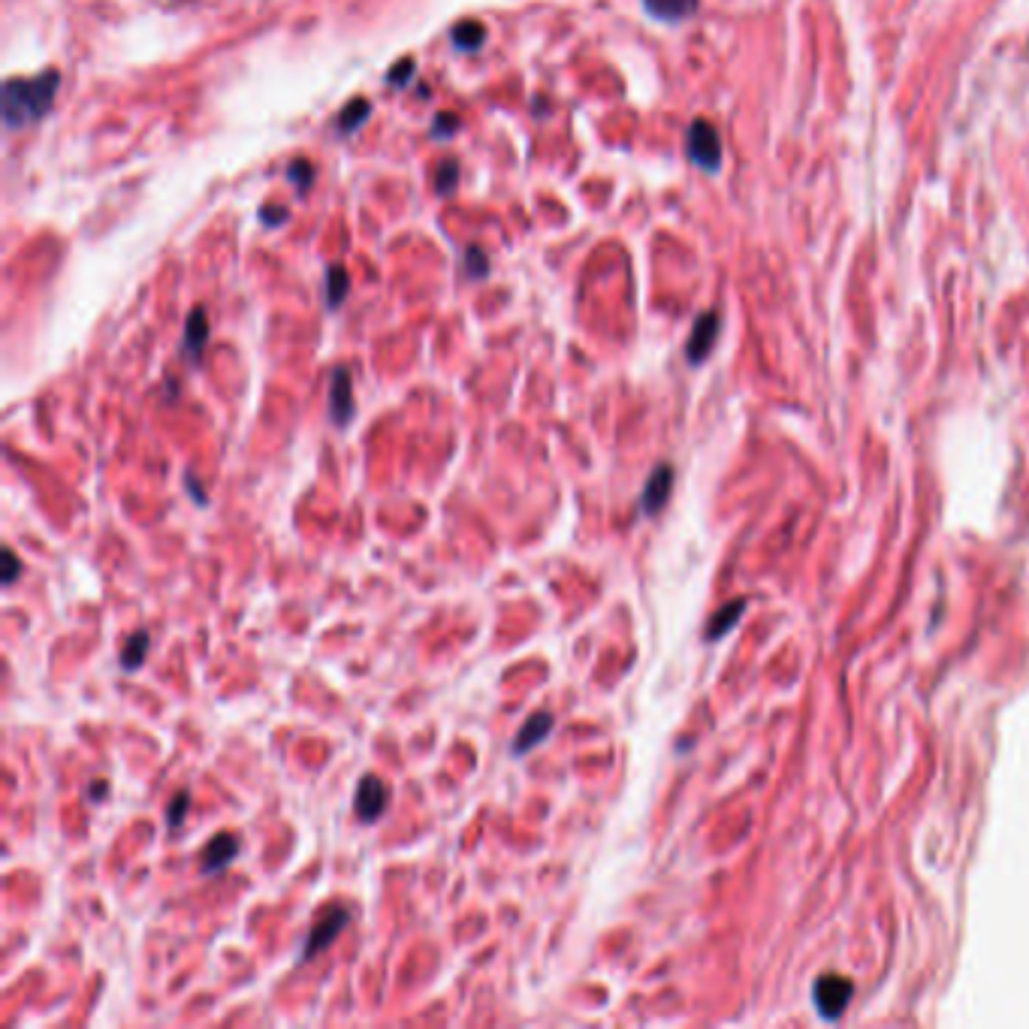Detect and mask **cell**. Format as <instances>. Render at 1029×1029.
I'll use <instances>...</instances> for the list:
<instances>
[{"instance_id": "2e32d148", "label": "cell", "mask_w": 1029, "mask_h": 1029, "mask_svg": "<svg viewBox=\"0 0 1029 1029\" xmlns=\"http://www.w3.org/2000/svg\"><path fill=\"white\" fill-rule=\"evenodd\" d=\"M453 46L459 49V52H475L483 46V39H487V31L483 25H477V22H463V25H456L451 31Z\"/></svg>"}, {"instance_id": "6da1fadb", "label": "cell", "mask_w": 1029, "mask_h": 1029, "mask_svg": "<svg viewBox=\"0 0 1029 1029\" xmlns=\"http://www.w3.org/2000/svg\"><path fill=\"white\" fill-rule=\"evenodd\" d=\"M58 88H61L58 70H43L34 79H7L3 82V124L19 130L43 121L52 109Z\"/></svg>"}, {"instance_id": "3957f363", "label": "cell", "mask_w": 1029, "mask_h": 1029, "mask_svg": "<svg viewBox=\"0 0 1029 1029\" xmlns=\"http://www.w3.org/2000/svg\"><path fill=\"white\" fill-rule=\"evenodd\" d=\"M685 155L704 172H719L721 167V136L719 130L713 128L709 121L697 118L692 121V128L685 133Z\"/></svg>"}, {"instance_id": "e0dca14e", "label": "cell", "mask_w": 1029, "mask_h": 1029, "mask_svg": "<svg viewBox=\"0 0 1029 1029\" xmlns=\"http://www.w3.org/2000/svg\"><path fill=\"white\" fill-rule=\"evenodd\" d=\"M743 610H746V601H733V605H728L725 610H719V613L713 617V622H709L707 641H716L725 631H731L733 622H737V617H740Z\"/></svg>"}, {"instance_id": "5b68a950", "label": "cell", "mask_w": 1029, "mask_h": 1029, "mask_svg": "<svg viewBox=\"0 0 1029 1029\" xmlns=\"http://www.w3.org/2000/svg\"><path fill=\"white\" fill-rule=\"evenodd\" d=\"M330 423L335 429H348L350 420L357 417V402H354V378L345 366H338L330 381Z\"/></svg>"}, {"instance_id": "5bb4252c", "label": "cell", "mask_w": 1029, "mask_h": 1029, "mask_svg": "<svg viewBox=\"0 0 1029 1029\" xmlns=\"http://www.w3.org/2000/svg\"><path fill=\"white\" fill-rule=\"evenodd\" d=\"M372 116V104L366 100V97H354L342 112H338V130L348 136V133H357L362 128V121Z\"/></svg>"}, {"instance_id": "ac0fdd59", "label": "cell", "mask_w": 1029, "mask_h": 1029, "mask_svg": "<svg viewBox=\"0 0 1029 1029\" xmlns=\"http://www.w3.org/2000/svg\"><path fill=\"white\" fill-rule=\"evenodd\" d=\"M456 184H459V164L456 160H444L435 172V191L441 196H451Z\"/></svg>"}, {"instance_id": "4316f807", "label": "cell", "mask_w": 1029, "mask_h": 1029, "mask_svg": "<svg viewBox=\"0 0 1029 1029\" xmlns=\"http://www.w3.org/2000/svg\"><path fill=\"white\" fill-rule=\"evenodd\" d=\"M88 788H91V791H88V794H91V800H94V798H97V800H104V798H106V788H109V786H106V782H91Z\"/></svg>"}, {"instance_id": "d4e9b609", "label": "cell", "mask_w": 1029, "mask_h": 1029, "mask_svg": "<svg viewBox=\"0 0 1029 1029\" xmlns=\"http://www.w3.org/2000/svg\"><path fill=\"white\" fill-rule=\"evenodd\" d=\"M287 218H290V212H287L284 206H263V208H260V220H263V224H270V227H282Z\"/></svg>"}, {"instance_id": "7402d4cb", "label": "cell", "mask_w": 1029, "mask_h": 1029, "mask_svg": "<svg viewBox=\"0 0 1029 1029\" xmlns=\"http://www.w3.org/2000/svg\"><path fill=\"white\" fill-rule=\"evenodd\" d=\"M22 571H25V567H22V559L15 555L13 547H7V550H3V586L13 589L19 577H22Z\"/></svg>"}, {"instance_id": "44dd1931", "label": "cell", "mask_w": 1029, "mask_h": 1029, "mask_svg": "<svg viewBox=\"0 0 1029 1029\" xmlns=\"http://www.w3.org/2000/svg\"><path fill=\"white\" fill-rule=\"evenodd\" d=\"M287 179L297 184L299 193H306L311 188V181H314V167H311L309 160L299 157V160H294V164L287 167Z\"/></svg>"}, {"instance_id": "277c9868", "label": "cell", "mask_w": 1029, "mask_h": 1029, "mask_svg": "<svg viewBox=\"0 0 1029 1029\" xmlns=\"http://www.w3.org/2000/svg\"><path fill=\"white\" fill-rule=\"evenodd\" d=\"M386 803H390V788H386L384 779L366 773L360 782H357V791H354V812H357V818H360L362 824H378L384 818Z\"/></svg>"}, {"instance_id": "7c38bea8", "label": "cell", "mask_w": 1029, "mask_h": 1029, "mask_svg": "<svg viewBox=\"0 0 1029 1029\" xmlns=\"http://www.w3.org/2000/svg\"><path fill=\"white\" fill-rule=\"evenodd\" d=\"M206 345H208L206 309H193L191 314H188V323H184V354H188L193 362H200Z\"/></svg>"}, {"instance_id": "d6986e66", "label": "cell", "mask_w": 1029, "mask_h": 1029, "mask_svg": "<svg viewBox=\"0 0 1029 1029\" xmlns=\"http://www.w3.org/2000/svg\"><path fill=\"white\" fill-rule=\"evenodd\" d=\"M188 806H191V794H188V791H179L176 798L169 800L167 827L172 830V834H176L181 824H184V818H188Z\"/></svg>"}, {"instance_id": "30bf717a", "label": "cell", "mask_w": 1029, "mask_h": 1029, "mask_svg": "<svg viewBox=\"0 0 1029 1029\" xmlns=\"http://www.w3.org/2000/svg\"><path fill=\"white\" fill-rule=\"evenodd\" d=\"M670 489H673V468L670 465H658L656 471L646 480L644 492H641V514L656 516L670 499Z\"/></svg>"}, {"instance_id": "8fae6325", "label": "cell", "mask_w": 1029, "mask_h": 1029, "mask_svg": "<svg viewBox=\"0 0 1029 1029\" xmlns=\"http://www.w3.org/2000/svg\"><path fill=\"white\" fill-rule=\"evenodd\" d=\"M641 3L646 13L665 25H680L697 13V0H641Z\"/></svg>"}, {"instance_id": "cb8c5ba5", "label": "cell", "mask_w": 1029, "mask_h": 1029, "mask_svg": "<svg viewBox=\"0 0 1029 1029\" xmlns=\"http://www.w3.org/2000/svg\"><path fill=\"white\" fill-rule=\"evenodd\" d=\"M456 130H459V118L451 116V112H441V116L435 118L432 136H438V140H451Z\"/></svg>"}, {"instance_id": "9c48e42d", "label": "cell", "mask_w": 1029, "mask_h": 1029, "mask_svg": "<svg viewBox=\"0 0 1029 1029\" xmlns=\"http://www.w3.org/2000/svg\"><path fill=\"white\" fill-rule=\"evenodd\" d=\"M553 728H555L553 713H535V716H528V719L523 721V728L516 731L514 743H511V755H514V758L528 755L531 749L541 746L543 740L553 733Z\"/></svg>"}, {"instance_id": "ba28073f", "label": "cell", "mask_w": 1029, "mask_h": 1029, "mask_svg": "<svg viewBox=\"0 0 1029 1029\" xmlns=\"http://www.w3.org/2000/svg\"><path fill=\"white\" fill-rule=\"evenodd\" d=\"M719 314L716 311H704L701 318L695 321V330L689 335V345H685V357L692 366H701V362L707 360L709 350L716 345V338H719Z\"/></svg>"}, {"instance_id": "4fadbf2b", "label": "cell", "mask_w": 1029, "mask_h": 1029, "mask_svg": "<svg viewBox=\"0 0 1029 1029\" xmlns=\"http://www.w3.org/2000/svg\"><path fill=\"white\" fill-rule=\"evenodd\" d=\"M148 644H152V641H148V631H145V629L133 631V634L128 637V644L121 646L118 665L128 670V673L140 670L142 661H145V656H148Z\"/></svg>"}, {"instance_id": "603a6c76", "label": "cell", "mask_w": 1029, "mask_h": 1029, "mask_svg": "<svg viewBox=\"0 0 1029 1029\" xmlns=\"http://www.w3.org/2000/svg\"><path fill=\"white\" fill-rule=\"evenodd\" d=\"M463 260H465V272H468L471 278H487L489 260H487V254L480 251V248H468Z\"/></svg>"}, {"instance_id": "52a82bcc", "label": "cell", "mask_w": 1029, "mask_h": 1029, "mask_svg": "<svg viewBox=\"0 0 1029 1029\" xmlns=\"http://www.w3.org/2000/svg\"><path fill=\"white\" fill-rule=\"evenodd\" d=\"M242 851V839L232 837V834H215L208 839L206 849L200 854V873L203 875H218L230 866Z\"/></svg>"}, {"instance_id": "7a4b0ae2", "label": "cell", "mask_w": 1029, "mask_h": 1029, "mask_svg": "<svg viewBox=\"0 0 1029 1029\" xmlns=\"http://www.w3.org/2000/svg\"><path fill=\"white\" fill-rule=\"evenodd\" d=\"M350 921H354V912H350V909H345V906H330V909L311 924L309 936H306L302 948H299L297 966L311 964V960H318L323 952H330L335 942H338V936L348 930Z\"/></svg>"}, {"instance_id": "8992f818", "label": "cell", "mask_w": 1029, "mask_h": 1029, "mask_svg": "<svg viewBox=\"0 0 1029 1029\" xmlns=\"http://www.w3.org/2000/svg\"><path fill=\"white\" fill-rule=\"evenodd\" d=\"M851 988L849 978H839V976H824L818 978V984H815V1008H818V1015L827 1017V1020H834L846 1012V1005H849Z\"/></svg>"}, {"instance_id": "484cf974", "label": "cell", "mask_w": 1029, "mask_h": 1029, "mask_svg": "<svg viewBox=\"0 0 1029 1029\" xmlns=\"http://www.w3.org/2000/svg\"><path fill=\"white\" fill-rule=\"evenodd\" d=\"M184 489H188V492H191V499L196 504H200V507H206V489L200 487V477L193 475V471H184Z\"/></svg>"}, {"instance_id": "ffe728a7", "label": "cell", "mask_w": 1029, "mask_h": 1029, "mask_svg": "<svg viewBox=\"0 0 1029 1029\" xmlns=\"http://www.w3.org/2000/svg\"><path fill=\"white\" fill-rule=\"evenodd\" d=\"M414 70H417V61H414V58H402L399 64H393L386 70V85H390V88H405V85H411Z\"/></svg>"}, {"instance_id": "9a60e30c", "label": "cell", "mask_w": 1029, "mask_h": 1029, "mask_svg": "<svg viewBox=\"0 0 1029 1029\" xmlns=\"http://www.w3.org/2000/svg\"><path fill=\"white\" fill-rule=\"evenodd\" d=\"M348 270H345V266H330V270H326V306H330V309H338V306L348 299Z\"/></svg>"}]
</instances>
